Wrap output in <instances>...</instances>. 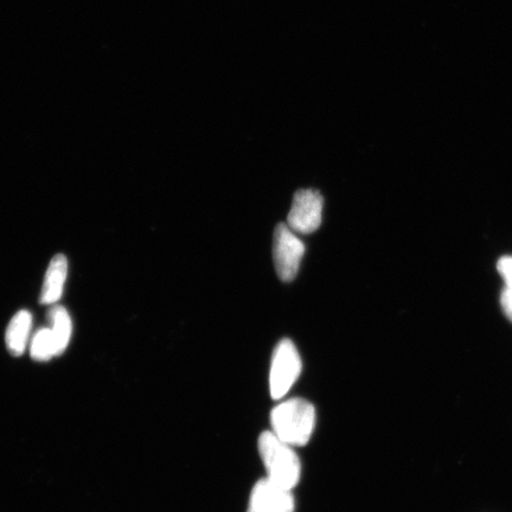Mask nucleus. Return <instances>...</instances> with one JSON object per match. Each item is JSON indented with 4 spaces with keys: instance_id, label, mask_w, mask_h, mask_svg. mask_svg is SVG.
Masks as SVG:
<instances>
[{
    "instance_id": "1",
    "label": "nucleus",
    "mask_w": 512,
    "mask_h": 512,
    "mask_svg": "<svg viewBox=\"0 0 512 512\" xmlns=\"http://www.w3.org/2000/svg\"><path fill=\"white\" fill-rule=\"evenodd\" d=\"M271 424L275 437L290 446L309 443L316 426V409L303 399H292L273 409Z\"/></svg>"
},
{
    "instance_id": "2",
    "label": "nucleus",
    "mask_w": 512,
    "mask_h": 512,
    "mask_svg": "<svg viewBox=\"0 0 512 512\" xmlns=\"http://www.w3.org/2000/svg\"><path fill=\"white\" fill-rule=\"evenodd\" d=\"M259 452L268 480L286 490H292L302 475V464L290 445L283 443L271 432L259 438Z\"/></svg>"
},
{
    "instance_id": "3",
    "label": "nucleus",
    "mask_w": 512,
    "mask_h": 512,
    "mask_svg": "<svg viewBox=\"0 0 512 512\" xmlns=\"http://www.w3.org/2000/svg\"><path fill=\"white\" fill-rule=\"evenodd\" d=\"M302 373V360L290 339H283L274 350L270 374V389L273 399L285 396Z\"/></svg>"
},
{
    "instance_id": "4",
    "label": "nucleus",
    "mask_w": 512,
    "mask_h": 512,
    "mask_svg": "<svg viewBox=\"0 0 512 512\" xmlns=\"http://www.w3.org/2000/svg\"><path fill=\"white\" fill-rule=\"evenodd\" d=\"M305 254V245L286 224L275 228L273 255L275 270L283 281H292L297 277Z\"/></svg>"
},
{
    "instance_id": "5",
    "label": "nucleus",
    "mask_w": 512,
    "mask_h": 512,
    "mask_svg": "<svg viewBox=\"0 0 512 512\" xmlns=\"http://www.w3.org/2000/svg\"><path fill=\"white\" fill-rule=\"evenodd\" d=\"M324 200L320 192L313 189L297 191L288 214L287 226L292 232L311 234L322 224Z\"/></svg>"
},
{
    "instance_id": "6",
    "label": "nucleus",
    "mask_w": 512,
    "mask_h": 512,
    "mask_svg": "<svg viewBox=\"0 0 512 512\" xmlns=\"http://www.w3.org/2000/svg\"><path fill=\"white\" fill-rule=\"evenodd\" d=\"M248 512H294V498L290 490L271 480H260L252 491Z\"/></svg>"
},
{
    "instance_id": "7",
    "label": "nucleus",
    "mask_w": 512,
    "mask_h": 512,
    "mask_svg": "<svg viewBox=\"0 0 512 512\" xmlns=\"http://www.w3.org/2000/svg\"><path fill=\"white\" fill-rule=\"evenodd\" d=\"M68 273L66 256L57 254L50 261L41 294V303L51 305L59 302L62 297L64 283Z\"/></svg>"
},
{
    "instance_id": "8",
    "label": "nucleus",
    "mask_w": 512,
    "mask_h": 512,
    "mask_svg": "<svg viewBox=\"0 0 512 512\" xmlns=\"http://www.w3.org/2000/svg\"><path fill=\"white\" fill-rule=\"evenodd\" d=\"M32 324L31 313L28 311H19L6 330V345L14 356H21L27 349Z\"/></svg>"
},
{
    "instance_id": "9",
    "label": "nucleus",
    "mask_w": 512,
    "mask_h": 512,
    "mask_svg": "<svg viewBox=\"0 0 512 512\" xmlns=\"http://www.w3.org/2000/svg\"><path fill=\"white\" fill-rule=\"evenodd\" d=\"M51 323V336H53L55 354L60 356L67 349L70 336H72V319L64 307L56 305L48 313Z\"/></svg>"
},
{
    "instance_id": "10",
    "label": "nucleus",
    "mask_w": 512,
    "mask_h": 512,
    "mask_svg": "<svg viewBox=\"0 0 512 512\" xmlns=\"http://www.w3.org/2000/svg\"><path fill=\"white\" fill-rule=\"evenodd\" d=\"M30 350L31 357L35 361L46 362L56 356L50 329H41L36 332Z\"/></svg>"
},
{
    "instance_id": "11",
    "label": "nucleus",
    "mask_w": 512,
    "mask_h": 512,
    "mask_svg": "<svg viewBox=\"0 0 512 512\" xmlns=\"http://www.w3.org/2000/svg\"><path fill=\"white\" fill-rule=\"evenodd\" d=\"M498 271L501 273L507 286L512 287V258H503L499 261Z\"/></svg>"
},
{
    "instance_id": "12",
    "label": "nucleus",
    "mask_w": 512,
    "mask_h": 512,
    "mask_svg": "<svg viewBox=\"0 0 512 512\" xmlns=\"http://www.w3.org/2000/svg\"><path fill=\"white\" fill-rule=\"evenodd\" d=\"M502 307L505 312V315L512 322V287L507 286L502 293Z\"/></svg>"
}]
</instances>
